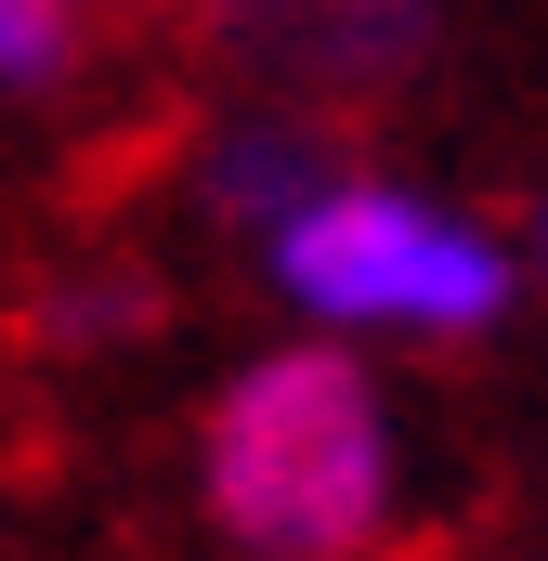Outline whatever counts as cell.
I'll return each instance as SVG.
<instances>
[{
    "label": "cell",
    "mask_w": 548,
    "mask_h": 561,
    "mask_svg": "<svg viewBox=\"0 0 548 561\" xmlns=\"http://www.w3.org/2000/svg\"><path fill=\"white\" fill-rule=\"evenodd\" d=\"M183 510L209 561H392L418 523V431L379 353L249 340L183 431Z\"/></svg>",
    "instance_id": "6da1fadb"
},
{
    "label": "cell",
    "mask_w": 548,
    "mask_h": 561,
    "mask_svg": "<svg viewBox=\"0 0 548 561\" xmlns=\"http://www.w3.org/2000/svg\"><path fill=\"white\" fill-rule=\"evenodd\" d=\"M262 300L300 340H340V353H496L536 300L523 236L457 196V183H418L379 157H340L262 249H249Z\"/></svg>",
    "instance_id": "7a4b0ae2"
},
{
    "label": "cell",
    "mask_w": 548,
    "mask_h": 561,
    "mask_svg": "<svg viewBox=\"0 0 548 561\" xmlns=\"http://www.w3.org/2000/svg\"><path fill=\"white\" fill-rule=\"evenodd\" d=\"M196 39L236 92L340 118V105H392L431 79L444 0H196Z\"/></svg>",
    "instance_id": "3957f363"
},
{
    "label": "cell",
    "mask_w": 548,
    "mask_h": 561,
    "mask_svg": "<svg viewBox=\"0 0 548 561\" xmlns=\"http://www.w3.org/2000/svg\"><path fill=\"white\" fill-rule=\"evenodd\" d=\"M353 157L340 118H313V105H274V92H222L196 131H183V209L222 236V249H262L274 222L327 183Z\"/></svg>",
    "instance_id": "277c9868"
},
{
    "label": "cell",
    "mask_w": 548,
    "mask_h": 561,
    "mask_svg": "<svg viewBox=\"0 0 548 561\" xmlns=\"http://www.w3.org/2000/svg\"><path fill=\"white\" fill-rule=\"evenodd\" d=\"M26 340L39 353H132V340H157V275L144 262H66L26 287Z\"/></svg>",
    "instance_id": "5b68a950"
},
{
    "label": "cell",
    "mask_w": 548,
    "mask_h": 561,
    "mask_svg": "<svg viewBox=\"0 0 548 561\" xmlns=\"http://www.w3.org/2000/svg\"><path fill=\"white\" fill-rule=\"evenodd\" d=\"M92 79V13L79 0H0V118H39Z\"/></svg>",
    "instance_id": "8992f818"
},
{
    "label": "cell",
    "mask_w": 548,
    "mask_h": 561,
    "mask_svg": "<svg viewBox=\"0 0 548 561\" xmlns=\"http://www.w3.org/2000/svg\"><path fill=\"white\" fill-rule=\"evenodd\" d=\"M510 236H523V262H536V287H548V183H536V209H523Z\"/></svg>",
    "instance_id": "52a82bcc"
},
{
    "label": "cell",
    "mask_w": 548,
    "mask_h": 561,
    "mask_svg": "<svg viewBox=\"0 0 548 561\" xmlns=\"http://www.w3.org/2000/svg\"><path fill=\"white\" fill-rule=\"evenodd\" d=\"M79 13H118V0H79Z\"/></svg>",
    "instance_id": "ba28073f"
}]
</instances>
